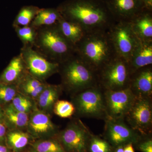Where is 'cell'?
I'll list each match as a JSON object with an SVG mask.
<instances>
[{
    "mask_svg": "<svg viewBox=\"0 0 152 152\" xmlns=\"http://www.w3.org/2000/svg\"><path fill=\"white\" fill-rule=\"evenodd\" d=\"M3 115V113L1 109V107H0V120H1V119L2 118Z\"/></svg>",
    "mask_w": 152,
    "mask_h": 152,
    "instance_id": "38",
    "label": "cell"
},
{
    "mask_svg": "<svg viewBox=\"0 0 152 152\" xmlns=\"http://www.w3.org/2000/svg\"><path fill=\"white\" fill-rule=\"evenodd\" d=\"M4 115L7 121L15 128H22L27 126L29 121L28 113L17 110L11 105L5 110Z\"/></svg>",
    "mask_w": 152,
    "mask_h": 152,
    "instance_id": "24",
    "label": "cell"
},
{
    "mask_svg": "<svg viewBox=\"0 0 152 152\" xmlns=\"http://www.w3.org/2000/svg\"><path fill=\"white\" fill-rule=\"evenodd\" d=\"M30 137L27 133L21 131H11L6 135L7 146L14 151H18L24 148L30 142Z\"/></svg>",
    "mask_w": 152,
    "mask_h": 152,
    "instance_id": "23",
    "label": "cell"
},
{
    "mask_svg": "<svg viewBox=\"0 0 152 152\" xmlns=\"http://www.w3.org/2000/svg\"><path fill=\"white\" fill-rule=\"evenodd\" d=\"M40 9L35 6H26L21 9L13 23L14 28L31 24Z\"/></svg>",
    "mask_w": 152,
    "mask_h": 152,
    "instance_id": "25",
    "label": "cell"
},
{
    "mask_svg": "<svg viewBox=\"0 0 152 152\" xmlns=\"http://www.w3.org/2000/svg\"><path fill=\"white\" fill-rule=\"evenodd\" d=\"M115 22H128L144 8L142 0H104Z\"/></svg>",
    "mask_w": 152,
    "mask_h": 152,
    "instance_id": "13",
    "label": "cell"
},
{
    "mask_svg": "<svg viewBox=\"0 0 152 152\" xmlns=\"http://www.w3.org/2000/svg\"><path fill=\"white\" fill-rule=\"evenodd\" d=\"M105 139L113 148L128 144L137 143L143 135L132 129L124 119L107 118L104 120Z\"/></svg>",
    "mask_w": 152,
    "mask_h": 152,
    "instance_id": "12",
    "label": "cell"
},
{
    "mask_svg": "<svg viewBox=\"0 0 152 152\" xmlns=\"http://www.w3.org/2000/svg\"><path fill=\"white\" fill-rule=\"evenodd\" d=\"M91 133L80 120L70 123L59 135V140L66 152H88Z\"/></svg>",
    "mask_w": 152,
    "mask_h": 152,
    "instance_id": "10",
    "label": "cell"
},
{
    "mask_svg": "<svg viewBox=\"0 0 152 152\" xmlns=\"http://www.w3.org/2000/svg\"><path fill=\"white\" fill-rule=\"evenodd\" d=\"M16 87L15 85L0 84V101L8 103L12 101L16 95Z\"/></svg>",
    "mask_w": 152,
    "mask_h": 152,
    "instance_id": "31",
    "label": "cell"
},
{
    "mask_svg": "<svg viewBox=\"0 0 152 152\" xmlns=\"http://www.w3.org/2000/svg\"><path fill=\"white\" fill-rule=\"evenodd\" d=\"M11 105L19 111L28 113L32 107L29 99L22 95H16L12 100Z\"/></svg>",
    "mask_w": 152,
    "mask_h": 152,
    "instance_id": "30",
    "label": "cell"
},
{
    "mask_svg": "<svg viewBox=\"0 0 152 152\" xmlns=\"http://www.w3.org/2000/svg\"><path fill=\"white\" fill-rule=\"evenodd\" d=\"M54 112L57 115L62 118L72 117L75 112L73 104L69 101L58 100L53 106Z\"/></svg>",
    "mask_w": 152,
    "mask_h": 152,
    "instance_id": "29",
    "label": "cell"
},
{
    "mask_svg": "<svg viewBox=\"0 0 152 152\" xmlns=\"http://www.w3.org/2000/svg\"><path fill=\"white\" fill-rule=\"evenodd\" d=\"M34 48L47 58L59 64L75 53V47L64 37L57 24L37 29Z\"/></svg>",
    "mask_w": 152,
    "mask_h": 152,
    "instance_id": "3",
    "label": "cell"
},
{
    "mask_svg": "<svg viewBox=\"0 0 152 152\" xmlns=\"http://www.w3.org/2000/svg\"><path fill=\"white\" fill-rule=\"evenodd\" d=\"M7 131L5 125L0 122V143H3L6 140Z\"/></svg>",
    "mask_w": 152,
    "mask_h": 152,
    "instance_id": "33",
    "label": "cell"
},
{
    "mask_svg": "<svg viewBox=\"0 0 152 152\" xmlns=\"http://www.w3.org/2000/svg\"><path fill=\"white\" fill-rule=\"evenodd\" d=\"M114 149L113 152H124V146H120Z\"/></svg>",
    "mask_w": 152,
    "mask_h": 152,
    "instance_id": "37",
    "label": "cell"
},
{
    "mask_svg": "<svg viewBox=\"0 0 152 152\" xmlns=\"http://www.w3.org/2000/svg\"><path fill=\"white\" fill-rule=\"evenodd\" d=\"M20 54L28 73L41 81L59 72V64L47 58L34 47L23 46Z\"/></svg>",
    "mask_w": 152,
    "mask_h": 152,
    "instance_id": "7",
    "label": "cell"
},
{
    "mask_svg": "<svg viewBox=\"0 0 152 152\" xmlns=\"http://www.w3.org/2000/svg\"><path fill=\"white\" fill-rule=\"evenodd\" d=\"M26 66L20 54L14 57L0 76L1 84L15 85L27 73Z\"/></svg>",
    "mask_w": 152,
    "mask_h": 152,
    "instance_id": "18",
    "label": "cell"
},
{
    "mask_svg": "<svg viewBox=\"0 0 152 152\" xmlns=\"http://www.w3.org/2000/svg\"><path fill=\"white\" fill-rule=\"evenodd\" d=\"M129 88L136 97H152V65L132 74Z\"/></svg>",
    "mask_w": 152,
    "mask_h": 152,
    "instance_id": "14",
    "label": "cell"
},
{
    "mask_svg": "<svg viewBox=\"0 0 152 152\" xmlns=\"http://www.w3.org/2000/svg\"><path fill=\"white\" fill-rule=\"evenodd\" d=\"M62 87L74 94L98 85L97 73L76 53L60 64Z\"/></svg>",
    "mask_w": 152,
    "mask_h": 152,
    "instance_id": "4",
    "label": "cell"
},
{
    "mask_svg": "<svg viewBox=\"0 0 152 152\" xmlns=\"http://www.w3.org/2000/svg\"><path fill=\"white\" fill-rule=\"evenodd\" d=\"M38 152H66L58 140H54L39 141L33 145Z\"/></svg>",
    "mask_w": 152,
    "mask_h": 152,
    "instance_id": "28",
    "label": "cell"
},
{
    "mask_svg": "<svg viewBox=\"0 0 152 152\" xmlns=\"http://www.w3.org/2000/svg\"><path fill=\"white\" fill-rule=\"evenodd\" d=\"M72 103L79 116L102 119L107 118L104 90L99 84L75 94Z\"/></svg>",
    "mask_w": 152,
    "mask_h": 152,
    "instance_id": "5",
    "label": "cell"
},
{
    "mask_svg": "<svg viewBox=\"0 0 152 152\" xmlns=\"http://www.w3.org/2000/svg\"><path fill=\"white\" fill-rule=\"evenodd\" d=\"M57 26L64 37L75 47L87 34L80 25L66 20L62 16L57 23Z\"/></svg>",
    "mask_w": 152,
    "mask_h": 152,
    "instance_id": "19",
    "label": "cell"
},
{
    "mask_svg": "<svg viewBox=\"0 0 152 152\" xmlns=\"http://www.w3.org/2000/svg\"><path fill=\"white\" fill-rule=\"evenodd\" d=\"M108 32L117 56L128 62L139 42L129 22H115Z\"/></svg>",
    "mask_w": 152,
    "mask_h": 152,
    "instance_id": "8",
    "label": "cell"
},
{
    "mask_svg": "<svg viewBox=\"0 0 152 152\" xmlns=\"http://www.w3.org/2000/svg\"><path fill=\"white\" fill-rule=\"evenodd\" d=\"M107 118L124 119L136 99L128 88L118 91L104 90Z\"/></svg>",
    "mask_w": 152,
    "mask_h": 152,
    "instance_id": "11",
    "label": "cell"
},
{
    "mask_svg": "<svg viewBox=\"0 0 152 152\" xmlns=\"http://www.w3.org/2000/svg\"><path fill=\"white\" fill-rule=\"evenodd\" d=\"M129 22L139 40L152 42V11L144 9Z\"/></svg>",
    "mask_w": 152,
    "mask_h": 152,
    "instance_id": "17",
    "label": "cell"
},
{
    "mask_svg": "<svg viewBox=\"0 0 152 152\" xmlns=\"http://www.w3.org/2000/svg\"><path fill=\"white\" fill-rule=\"evenodd\" d=\"M62 18V15L58 9H40L30 26L35 28L57 24Z\"/></svg>",
    "mask_w": 152,
    "mask_h": 152,
    "instance_id": "20",
    "label": "cell"
},
{
    "mask_svg": "<svg viewBox=\"0 0 152 152\" xmlns=\"http://www.w3.org/2000/svg\"><path fill=\"white\" fill-rule=\"evenodd\" d=\"M63 88L61 86L47 85L38 96L39 107L44 110L53 107L58 100Z\"/></svg>",
    "mask_w": 152,
    "mask_h": 152,
    "instance_id": "21",
    "label": "cell"
},
{
    "mask_svg": "<svg viewBox=\"0 0 152 152\" xmlns=\"http://www.w3.org/2000/svg\"><path fill=\"white\" fill-rule=\"evenodd\" d=\"M152 97H137L124 118L132 129L143 136L151 134Z\"/></svg>",
    "mask_w": 152,
    "mask_h": 152,
    "instance_id": "9",
    "label": "cell"
},
{
    "mask_svg": "<svg viewBox=\"0 0 152 152\" xmlns=\"http://www.w3.org/2000/svg\"><path fill=\"white\" fill-rule=\"evenodd\" d=\"M28 152H38L37 151H36V150H35L34 149H33L31 150V151H28Z\"/></svg>",
    "mask_w": 152,
    "mask_h": 152,
    "instance_id": "39",
    "label": "cell"
},
{
    "mask_svg": "<svg viewBox=\"0 0 152 152\" xmlns=\"http://www.w3.org/2000/svg\"><path fill=\"white\" fill-rule=\"evenodd\" d=\"M151 134L143 136L134 145L137 148L142 152H152V140Z\"/></svg>",
    "mask_w": 152,
    "mask_h": 152,
    "instance_id": "32",
    "label": "cell"
},
{
    "mask_svg": "<svg viewBox=\"0 0 152 152\" xmlns=\"http://www.w3.org/2000/svg\"><path fill=\"white\" fill-rule=\"evenodd\" d=\"M9 149L8 147L3 144V143H0V152H10Z\"/></svg>",
    "mask_w": 152,
    "mask_h": 152,
    "instance_id": "36",
    "label": "cell"
},
{
    "mask_svg": "<svg viewBox=\"0 0 152 152\" xmlns=\"http://www.w3.org/2000/svg\"><path fill=\"white\" fill-rule=\"evenodd\" d=\"M98 84L104 90L118 91L129 88L131 74L128 62L117 56L98 72Z\"/></svg>",
    "mask_w": 152,
    "mask_h": 152,
    "instance_id": "6",
    "label": "cell"
},
{
    "mask_svg": "<svg viewBox=\"0 0 152 152\" xmlns=\"http://www.w3.org/2000/svg\"><path fill=\"white\" fill-rule=\"evenodd\" d=\"M75 51L97 73L117 56L108 31L87 33L75 47Z\"/></svg>",
    "mask_w": 152,
    "mask_h": 152,
    "instance_id": "2",
    "label": "cell"
},
{
    "mask_svg": "<svg viewBox=\"0 0 152 152\" xmlns=\"http://www.w3.org/2000/svg\"><path fill=\"white\" fill-rule=\"evenodd\" d=\"M128 63L131 75L142 68L152 65V42L139 40Z\"/></svg>",
    "mask_w": 152,
    "mask_h": 152,
    "instance_id": "16",
    "label": "cell"
},
{
    "mask_svg": "<svg viewBox=\"0 0 152 152\" xmlns=\"http://www.w3.org/2000/svg\"><path fill=\"white\" fill-rule=\"evenodd\" d=\"M57 9L63 18L80 25L87 33L108 31L115 22L104 0H69Z\"/></svg>",
    "mask_w": 152,
    "mask_h": 152,
    "instance_id": "1",
    "label": "cell"
},
{
    "mask_svg": "<svg viewBox=\"0 0 152 152\" xmlns=\"http://www.w3.org/2000/svg\"><path fill=\"white\" fill-rule=\"evenodd\" d=\"M144 8L152 11V0H142Z\"/></svg>",
    "mask_w": 152,
    "mask_h": 152,
    "instance_id": "34",
    "label": "cell"
},
{
    "mask_svg": "<svg viewBox=\"0 0 152 152\" xmlns=\"http://www.w3.org/2000/svg\"><path fill=\"white\" fill-rule=\"evenodd\" d=\"M88 152H113V148L105 139L91 134L88 148Z\"/></svg>",
    "mask_w": 152,
    "mask_h": 152,
    "instance_id": "27",
    "label": "cell"
},
{
    "mask_svg": "<svg viewBox=\"0 0 152 152\" xmlns=\"http://www.w3.org/2000/svg\"><path fill=\"white\" fill-rule=\"evenodd\" d=\"M27 126L30 134L36 137L50 135L56 132V128L50 117L42 111L33 113L29 118Z\"/></svg>",
    "mask_w": 152,
    "mask_h": 152,
    "instance_id": "15",
    "label": "cell"
},
{
    "mask_svg": "<svg viewBox=\"0 0 152 152\" xmlns=\"http://www.w3.org/2000/svg\"><path fill=\"white\" fill-rule=\"evenodd\" d=\"M133 144H127L124 146V152H135Z\"/></svg>",
    "mask_w": 152,
    "mask_h": 152,
    "instance_id": "35",
    "label": "cell"
},
{
    "mask_svg": "<svg viewBox=\"0 0 152 152\" xmlns=\"http://www.w3.org/2000/svg\"><path fill=\"white\" fill-rule=\"evenodd\" d=\"M24 92L33 98L39 96L47 85L28 73L18 83Z\"/></svg>",
    "mask_w": 152,
    "mask_h": 152,
    "instance_id": "22",
    "label": "cell"
},
{
    "mask_svg": "<svg viewBox=\"0 0 152 152\" xmlns=\"http://www.w3.org/2000/svg\"><path fill=\"white\" fill-rule=\"evenodd\" d=\"M18 37L23 46L34 47L37 29L30 25L14 28Z\"/></svg>",
    "mask_w": 152,
    "mask_h": 152,
    "instance_id": "26",
    "label": "cell"
}]
</instances>
